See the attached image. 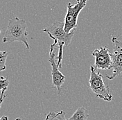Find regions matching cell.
<instances>
[{"label": "cell", "mask_w": 122, "mask_h": 120, "mask_svg": "<svg viewBox=\"0 0 122 120\" xmlns=\"http://www.w3.org/2000/svg\"><path fill=\"white\" fill-rule=\"evenodd\" d=\"M8 88H4L3 90H1V95H0V108H1V104L3 103V101L5 98L7 97V95L4 94V92H6V90H7Z\"/></svg>", "instance_id": "7c38bea8"}, {"label": "cell", "mask_w": 122, "mask_h": 120, "mask_svg": "<svg viewBox=\"0 0 122 120\" xmlns=\"http://www.w3.org/2000/svg\"><path fill=\"white\" fill-rule=\"evenodd\" d=\"M87 1V0H81L77 1L75 4H72L70 2L67 3V11L64 22V29L66 32L69 33L73 29H76L78 17L83 8L86 6Z\"/></svg>", "instance_id": "277c9868"}, {"label": "cell", "mask_w": 122, "mask_h": 120, "mask_svg": "<svg viewBox=\"0 0 122 120\" xmlns=\"http://www.w3.org/2000/svg\"><path fill=\"white\" fill-rule=\"evenodd\" d=\"M113 43V53H111L112 58L113 73L112 76L106 75L107 78L112 80L122 73V42L117 37H112Z\"/></svg>", "instance_id": "5b68a950"}, {"label": "cell", "mask_w": 122, "mask_h": 120, "mask_svg": "<svg viewBox=\"0 0 122 120\" xmlns=\"http://www.w3.org/2000/svg\"><path fill=\"white\" fill-rule=\"evenodd\" d=\"M8 53L7 52L0 51V72H2L6 69V61Z\"/></svg>", "instance_id": "30bf717a"}, {"label": "cell", "mask_w": 122, "mask_h": 120, "mask_svg": "<svg viewBox=\"0 0 122 120\" xmlns=\"http://www.w3.org/2000/svg\"><path fill=\"white\" fill-rule=\"evenodd\" d=\"M89 117L88 110L83 107L78 108L69 120H87Z\"/></svg>", "instance_id": "ba28073f"}, {"label": "cell", "mask_w": 122, "mask_h": 120, "mask_svg": "<svg viewBox=\"0 0 122 120\" xmlns=\"http://www.w3.org/2000/svg\"><path fill=\"white\" fill-rule=\"evenodd\" d=\"M65 23L56 21L52 25L44 29L42 31L46 32L49 37L54 40V44L57 45L58 49V55L57 56V64L59 68H62V60L63 57V48L64 47H69L71 43L76 29H73L71 32H66L64 29Z\"/></svg>", "instance_id": "6da1fadb"}, {"label": "cell", "mask_w": 122, "mask_h": 120, "mask_svg": "<svg viewBox=\"0 0 122 120\" xmlns=\"http://www.w3.org/2000/svg\"><path fill=\"white\" fill-rule=\"evenodd\" d=\"M56 46V45L54 43L50 46L49 61L50 62V64L51 66V76H52L53 85L56 88V89L58 91V93L60 94L61 92V88H62V84L65 82V76L64 74H62V73H61V71L59 70V67L55 60L56 54L53 52V49Z\"/></svg>", "instance_id": "52a82bcc"}, {"label": "cell", "mask_w": 122, "mask_h": 120, "mask_svg": "<svg viewBox=\"0 0 122 120\" xmlns=\"http://www.w3.org/2000/svg\"><path fill=\"white\" fill-rule=\"evenodd\" d=\"M92 54L95 57L94 67L96 69L102 70L112 69V58L107 47H101L99 49H95Z\"/></svg>", "instance_id": "8992f818"}, {"label": "cell", "mask_w": 122, "mask_h": 120, "mask_svg": "<svg viewBox=\"0 0 122 120\" xmlns=\"http://www.w3.org/2000/svg\"><path fill=\"white\" fill-rule=\"evenodd\" d=\"M8 85H9V80L7 77L0 76V90H2L4 88H8Z\"/></svg>", "instance_id": "8fae6325"}, {"label": "cell", "mask_w": 122, "mask_h": 120, "mask_svg": "<svg viewBox=\"0 0 122 120\" xmlns=\"http://www.w3.org/2000/svg\"><path fill=\"white\" fill-rule=\"evenodd\" d=\"M77 1H81V0H76Z\"/></svg>", "instance_id": "5bb4252c"}, {"label": "cell", "mask_w": 122, "mask_h": 120, "mask_svg": "<svg viewBox=\"0 0 122 120\" xmlns=\"http://www.w3.org/2000/svg\"><path fill=\"white\" fill-rule=\"evenodd\" d=\"M8 118L7 117H6V116H4V117H0V120H8Z\"/></svg>", "instance_id": "4fadbf2b"}, {"label": "cell", "mask_w": 122, "mask_h": 120, "mask_svg": "<svg viewBox=\"0 0 122 120\" xmlns=\"http://www.w3.org/2000/svg\"><path fill=\"white\" fill-rule=\"evenodd\" d=\"M0 33H1V29H0Z\"/></svg>", "instance_id": "9a60e30c"}, {"label": "cell", "mask_w": 122, "mask_h": 120, "mask_svg": "<svg viewBox=\"0 0 122 120\" xmlns=\"http://www.w3.org/2000/svg\"><path fill=\"white\" fill-rule=\"evenodd\" d=\"M28 32L26 21L18 17H14L8 21L7 29L2 39L3 42H13L15 41L23 42L27 49L30 47L28 42Z\"/></svg>", "instance_id": "7a4b0ae2"}, {"label": "cell", "mask_w": 122, "mask_h": 120, "mask_svg": "<svg viewBox=\"0 0 122 120\" xmlns=\"http://www.w3.org/2000/svg\"><path fill=\"white\" fill-rule=\"evenodd\" d=\"M90 88L92 92L96 94L97 97L101 99L106 101H111L112 95L110 93L109 85L104 83L103 78L100 72H96L94 66H90Z\"/></svg>", "instance_id": "3957f363"}, {"label": "cell", "mask_w": 122, "mask_h": 120, "mask_svg": "<svg viewBox=\"0 0 122 120\" xmlns=\"http://www.w3.org/2000/svg\"><path fill=\"white\" fill-rule=\"evenodd\" d=\"M46 120H65V113L64 111H60L58 113L51 112L46 117Z\"/></svg>", "instance_id": "9c48e42d"}]
</instances>
